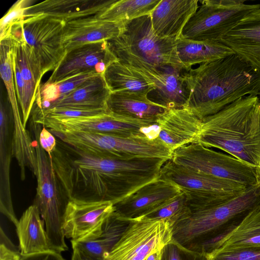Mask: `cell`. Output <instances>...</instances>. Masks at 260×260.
<instances>
[{
    "label": "cell",
    "mask_w": 260,
    "mask_h": 260,
    "mask_svg": "<svg viewBox=\"0 0 260 260\" xmlns=\"http://www.w3.org/2000/svg\"><path fill=\"white\" fill-rule=\"evenodd\" d=\"M41 218L38 207L32 204L18 220L16 228L22 256L53 251Z\"/></svg>",
    "instance_id": "4316f807"
},
{
    "label": "cell",
    "mask_w": 260,
    "mask_h": 260,
    "mask_svg": "<svg viewBox=\"0 0 260 260\" xmlns=\"http://www.w3.org/2000/svg\"><path fill=\"white\" fill-rule=\"evenodd\" d=\"M15 41V59L25 85V105L21 110L22 123L25 128L36 101L38 91L41 87V81L43 76L31 58L28 47L23 38Z\"/></svg>",
    "instance_id": "f546056e"
},
{
    "label": "cell",
    "mask_w": 260,
    "mask_h": 260,
    "mask_svg": "<svg viewBox=\"0 0 260 260\" xmlns=\"http://www.w3.org/2000/svg\"><path fill=\"white\" fill-rule=\"evenodd\" d=\"M171 159L177 165L198 173L246 187L258 183L256 168L231 155L205 147L199 142L174 150Z\"/></svg>",
    "instance_id": "ba28073f"
},
{
    "label": "cell",
    "mask_w": 260,
    "mask_h": 260,
    "mask_svg": "<svg viewBox=\"0 0 260 260\" xmlns=\"http://www.w3.org/2000/svg\"><path fill=\"white\" fill-rule=\"evenodd\" d=\"M220 42L260 71V7L244 17Z\"/></svg>",
    "instance_id": "44dd1931"
},
{
    "label": "cell",
    "mask_w": 260,
    "mask_h": 260,
    "mask_svg": "<svg viewBox=\"0 0 260 260\" xmlns=\"http://www.w3.org/2000/svg\"><path fill=\"white\" fill-rule=\"evenodd\" d=\"M159 252L151 254L145 260H158Z\"/></svg>",
    "instance_id": "7bdbcfd3"
},
{
    "label": "cell",
    "mask_w": 260,
    "mask_h": 260,
    "mask_svg": "<svg viewBox=\"0 0 260 260\" xmlns=\"http://www.w3.org/2000/svg\"><path fill=\"white\" fill-rule=\"evenodd\" d=\"M208 254L210 260H260V247L218 249Z\"/></svg>",
    "instance_id": "e575fe53"
},
{
    "label": "cell",
    "mask_w": 260,
    "mask_h": 260,
    "mask_svg": "<svg viewBox=\"0 0 260 260\" xmlns=\"http://www.w3.org/2000/svg\"><path fill=\"white\" fill-rule=\"evenodd\" d=\"M168 220L142 217L131 220L121 238L104 260H145L172 240Z\"/></svg>",
    "instance_id": "30bf717a"
},
{
    "label": "cell",
    "mask_w": 260,
    "mask_h": 260,
    "mask_svg": "<svg viewBox=\"0 0 260 260\" xmlns=\"http://www.w3.org/2000/svg\"><path fill=\"white\" fill-rule=\"evenodd\" d=\"M178 57L184 70L195 64L209 62L234 54L221 42L198 41L181 37L177 41Z\"/></svg>",
    "instance_id": "83f0119b"
},
{
    "label": "cell",
    "mask_w": 260,
    "mask_h": 260,
    "mask_svg": "<svg viewBox=\"0 0 260 260\" xmlns=\"http://www.w3.org/2000/svg\"><path fill=\"white\" fill-rule=\"evenodd\" d=\"M198 0H161L150 14L152 28L158 36L179 40L186 24L197 12Z\"/></svg>",
    "instance_id": "7402d4cb"
},
{
    "label": "cell",
    "mask_w": 260,
    "mask_h": 260,
    "mask_svg": "<svg viewBox=\"0 0 260 260\" xmlns=\"http://www.w3.org/2000/svg\"><path fill=\"white\" fill-rule=\"evenodd\" d=\"M182 76L188 93L184 108L201 120L240 98L260 92V71L235 53L201 64Z\"/></svg>",
    "instance_id": "7a4b0ae2"
},
{
    "label": "cell",
    "mask_w": 260,
    "mask_h": 260,
    "mask_svg": "<svg viewBox=\"0 0 260 260\" xmlns=\"http://www.w3.org/2000/svg\"><path fill=\"white\" fill-rule=\"evenodd\" d=\"M20 260H66L60 253L54 251L22 256Z\"/></svg>",
    "instance_id": "60d3db41"
},
{
    "label": "cell",
    "mask_w": 260,
    "mask_h": 260,
    "mask_svg": "<svg viewBox=\"0 0 260 260\" xmlns=\"http://www.w3.org/2000/svg\"><path fill=\"white\" fill-rule=\"evenodd\" d=\"M123 23L105 20L96 15L68 21L62 34V47L67 52L82 45L113 39L120 34Z\"/></svg>",
    "instance_id": "d6986e66"
},
{
    "label": "cell",
    "mask_w": 260,
    "mask_h": 260,
    "mask_svg": "<svg viewBox=\"0 0 260 260\" xmlns=\"http://www.w3.org/2000/svg\"><path fill=\"white\" fill-rule=\"evenodd\" d=\"M107 106L115 114L156 124L159 116L170 110L153 102L148 95L124 92H111Z\"/></svg>",
    "instance_id": "484cf974"
},
{
    "label": "cell",
    "mask_w": 260,
    "mask_h": 260,
    "mask_svg": "<svg viewBox=\"0 0 260 260\" xmlns=\"http://www.w3.org/2000/svg\"><path fill=\"white\" fill-rule=\"evenodd\" d=\"M73 252L71 260H95L76 245L72 244Z\"/></svg>",
    "instance_id": "b9f144b4"
},
{
    "label": "cell",
    "mask_w": 260,
    "mask_h": 260,
    "mask_svg": "<svg viewBox=\"0 0 260 260\" xmlns=\"http://www.w3.org/2000/svg\"><path fill=\"white\" fill-rule=\"evenodd\" d=\"M184 194L190 212L173 225L172 239L190 250L206 252L215 240L260 204V183L230 199Z\"/></svg>",
    "instance_id": "3957f363"
},
{
    "label": "cell",
    "mask_w": 260,
    "mask_h": 260,
    "mask_svg": "<svg viewBox=\"0 0 260 260\" xmlns=\"http://www.w3.org/2000/svg\"><path fill=\"white\" fill-rule=\"evenodd\" d=\"M260 247V204L249 211L237 223L215 240L208 253L218 249Z\"/></svg>",
    "instance_id": "cb8c5ba5"
},
{
    "label": "cell",
    "mask_w": 260,
    "mask_h": 260,
    "mask_svg": "<svg viewBox=\"0 0 260 260\" xmlns=\"http://www.w3.org/2000/svg\"><path fill=\"white\" fill-rule=\"evenodd\" d=\"M14 75L17 101L20 106L21 110H22L23 109L25 105V85L15 58L14 64Z\"/></svg>",
    "instance_id": "f35d334b"
},
{
    "label": "cell",
    "mask_w": 260,
    "mask_h": 260,
    "mask_svg": "<svg viewBox=\"0 0 260 260\" xmlns=\"http://www.w3.org/2000/svg\"><path fill=\"white\" fill-rule=\"evenodd\" d=\"M41 124L30 120L31 134L37 160V192L34 202L44 221L45 229L53 251H67L62 222L69 199L54 169L48 154L41 147L39 136Z\"/></svg>",
    "instance_id": "5b68a950"
},
{
    "label": "cell",
    "mask_w": 260,
    "mask_h": 260,
    "mask_svg": "<svg viewBox=\"0 0 260 260\" xmlns=\"http://www.w3.org/2000/svg\"><path fill=\"white\" fill-rule=\"evenodd\" d=\"M156 137L172 152L177 148L198 142L202 120L184 108L170 109L157 120Z\"/></svg>",
    "instance_id": "ac0fdd59"
},
{
    "label": "cell",
    "mask_w": 260,
    "mask_h": 260,
    "mask_svg": "<svg viewBox=\"0 0 260 260\" xmlns=\"http://www.w3.org/2000/svg\"><path fill=\"white\" fill-rule=\"evenodd\" d=\"M22 255L1 228L0 260H20Z\"/></svg>",
    "instance_id": "74e56055"
},
{
    "label": "cell",
    "mask_w": 260,
    "mask_h": 260,
    "mask_svg": "<svg viewBox=\"0 0 260 260\" xmlns=\"http://www.w3.org/2000/svg\"><path fill=\"white\" fill-rule=\"evenodd\" d=\"M58 139L87 153L119 160L159 158L170 160L172 152L156 137H122L83 132H54Z\"/></svg>",
    "instance_id": "52a82bcc"
},
{
    "label": "cell",
    "mask_w": 260,
    "mask_h": 260,
    "mask_svg": "<svg viewBox=\"0 0 260 260\" xmlns=\"http://www.w3.org/2000/svg\"><path fill=\"white\" fill-rule=\"evenodd\" d=\"M116 0H47L27 7L24 17L41 15L63 21L96 15Z\"/></svg>",
    "instance_id": "603a6c76"
},
{
    "label": "cell",
    "mask_w": 260,
    "mask_h": 260,
    "mask_svg": "<svg viewBox=\"0 0 260 260\" xmlns=\"http://www.w3.org/2000/svg\"><path fill=\"white\" fill-rule=\"evenodd\" d=\"M107 42L121 62L137 60L156 67L184 70L177 53V41L157 35L150 15L124 22L120 34Z\"/></svg>",
    "instance_id": "8992f818"
},
{
    "label": "cell",
    "mask_w": 260,
    "mask_h": 260,
    "mask_svg": "<svg viewBox=\"0 0 260 260\" xmlns=\"http://www.w3.org/2000/svg\"><path fill=\"white\" fill-rule=\"evenodd\" d=\"M256 170L258 177V182L260 183V167L258 168H256Z\"/></svg>",
    "instance_id": "ee69618b"
},
{
    "label": "cell",
    "mask_w": 260,
    "mask_h": 260,
    "mask_svg": "<svg viewBox=\"0 0 260 260\" xmlns=\"http://www.w3.org/2000/svg\"><path fill=\"white\" fill-rule=\"evenodd\" d=\"M110 93L103 76L97 75L71 92L60 96L47 109L41 110L55 108L108 110L107 101Z\"/></svg>",
    "instance_id": "d4e9b609"
},
{
    "label": "cell",
    "mask_w": 260,
    "mask_h": 260,
    "mask_svg": "<svg viewBox=\"0 0 260 260\" xmlns=\"http://www.w3.org/2000/svg\"><path fill=\"white\" fill-rule=\"evenodd\" d=\"M41 147L50 155L55 149L57 144L56 137L47 128L42 126L39 136Z\"/></svg>",
    "instance_id": "ab89813d"
},
{
    "label": "cell",
    "mask_w": 260,
    "mask_h": 260,
    "mask_svg": "<svg viewBox=\"0 0 260 260\" xmlns=\"http://www.w3.org/2000/svg\"><path fill=\"white\" fill-rule=\"evenodd\" d=\"M189 212L186 195L182 192L162 207L143 217L166 220L173 226L177 222L187 217Z\"/></svg>",
    "instance_id": "d6a6232c"
},
{
    "label": "cell",
    "mask_w": 260,
    "mask_h": 260,
    "mask_svg": "<svg viewBox=\"0 0 260 260\" xmlns=\"http://www.w3.org/2000/svg\"><path fill=\"white\" fill-rule=\"evenodd\" d=\"M38 123L55 132H89L126 138L148 136L146 131L157 125L153 122L122 117L110 111L66 119L45 117Z\"/></svg>",
    "instance_id": "7c38bea8"
},
{
    "label": "cell",
    "mask_w": 260,
    "mask_h": 260,
    "mask_svg": "<svg viewBox=\"0 0 260 260\" xmlns=\"http://www.w3.org/2000/svg\"><path fill=\"white\" fill-rule=\"evenodd\" d=\"M122 62L131 66L154 84L155 103L169 109L184 108L188 93L181 71L170 66L156 67L137 60Z\"/></svg>",
    "instance_id": "e0dca14e"
},
{
    "label": "cell",
    "mask_w": 260,
    "mask_h": 260,
    "mask_svg": "<svg viewBox=\"0 0 260 260\" xmlns=\"http://www.w3.org/2000/svg\"><path fill=\"white\" fill-rule=\"evenodd\" d=\"M30 1L19 0L9 9L0 21V37L2 38L10 27L24 18L26 8L31 5Z\"/></svg>",
    "instance_id": "d590c367"
},
{
    "label": "cell",
    "mask_w": 260,
    "mask_h": 260,
    "mask_svg": "<svg viewBox=\"0 0 260 260\" xmlns=\"http://www.w3.org/2000/svg\"><path fill=\"white\" fill-rule=\"evenodd\" d=\"M56 140V148L49 156L69 200L114 204L159 178L167 161L159 158L124 160L101 157Z\"/></svg>",
    "instance_id": "6da1fadb"
},
{
    "label": "cell",
    "mask_w": 260,
    "mask_h": 260,
    "mask_svg": "<svg viewBox=\"0 0 260 260\" xmlns=\"http://www.w3.org/2000/svg\"><path fill=\"white\" fill-rule=\"evenodd\" d=\"M114 211L111 202L69 200L62 222L65 237L74 242L97 238L102 234L106 220Z\"/></svg>",
    "instance_id": "4fadbf2b"
},
{
    "label": "cell",
    "mask_w": 260,
    "mask_h": 260,
    "mask_svg": "<svg viewBox=\"0 0 260 260\" xmlns=\"http://www.w3.org/2000/svg\"><path fill=\"white\" fill-rule=\"evenodd\" d=\"M131 222L121 218L114 211L106 220L101 235L87 242H71L95 260H104L108 254L121 238Z\"/></svg>",
    "instance_id": "4dcf8cb0"
},
{
    "label": "cell",
    "mask_w": 260,
    "mask_h": 260,
    "mask_svg": "<svg viewBox=\"0 0 260 260\" xmlns=\"http://www.w3.org/2000/svg\"><path fill=\"white\" fill-rule=\"evenodd\" d=\"M99 75L95 72L78 74L61 82L57 83L60 96L78 88L89 79Z\"/></svg>",
    "instance_id": "8d00e7d4"
},
{
    "label": "cell",
    "mask_w": 260,
    "mask_h": 260,
    "mask_svg": "<svg viewBox=\"0 0 260 260\" xmlns=\"http://www.w3.org/2000/svg\"><path fill=\"white\" fill-rule=\"evenodd\" d=\"M118 60L107 41L82 45L66 52L46 82L57 83L89 72L103 76L108 66Z\"/></svg>",
    "instance_id": "9a60e30c"
},
{
    "label": "cell",
    "mask_w": 260,
    "mask_h": 260,
    "mask_svg": "<svg viewBox=\"0 0 260 260\" xmlns=\"http://www.w3.org/2000/svg\"><path fill=\"white\" fill-rule=\"evenodd\" d=\"M198 142L260 167V100L247 95L202 120Z\"/></svg>",
    "instance_id": "277c9868"
},
{
    "label": "cell",
    "mask_w": 260,
    "mask_h": 260,
    "mask_svg": "<svg viewBox=\"0 0 260 260\" xmlns=\"http://www.w3.org/2000/svg\"><path fill=\"white\" fill-rule=\"evenodd\" d=\"M161 0H116L96 15L100 19L113 22H126L150 15Z\"/></svg>",
    "instance_id": "1f68e13d"
},
{
    "label": "cell",
    "mask_w": 260,
    "mask_h": 260,
    "mask_svg": "<svg viewBox=\"0 0 260 260\" xmlns=\"http://www.w3.org/2000/svg\"><path fill=\"white\" fill-rule=\"evenodd\" d=\"M14 119L2 101L0 106V210L16 226L18 222L14 210L10 166L14 152Z\"/></svg>",
    "instance_id": "ffe728a7"
},
{
    "label": "cell",
    "mask_w": 260,
    "mask_h": 260,
    "mask_svg": "<svg viewBox=\"0 0 260 260\" xmlns=\"http://www.w3.org/2000/svg\"><path fill=\"white\" fill-rule=\"evenodd\" d=\"M185 25L182 37L194 41L220 42L244 17L260 4L245 0H204Z\"/></svg>",
    "instance_id": "9c48e42d"
},
{
    "label": "cell",
    "mask_w": 260,
    "mask_h": 260,
    "mask_svg": "<svg viewBox=\"0 0 260 260\" xmlns=\"http://www.w3.org/2000/svg\"><path fill=\"white\" fill-rule=\"evenodd\" d=\"M103 77L110 92H124L148 95L154 84L129 65L116 61L108 66Z\"/></svg>",
    "instance_id": "f1b7e54d"
},
{
    "label": "cell",
    "mask_w": 260,
    "mask_h": 260,
    "mask_svg": "<svg viewBox=\"0 0 260 260\" xmlns=\"http://www.w3.org/2000/svg\"><path fill=\"white\" fill-rule=\"evenodd\" d=\"M258 97H259V100H260V92H259V95H258Z\"/></svg>",
    "instance_id": "f6af8a7d"
},
{
    "label": "cell",
    "mask_w": 260,
    "mask_h": 260,
    "mask_svg": "<svg viewBox=\"0 0 260 260\" xmlns=\"http://www.w3.org/2000/svg\"><path fill=\"white\" fill-rule=\"evenodd\" d=\"M65 23L41 15L24 17L20 22L22 38L43 75L53 71L66 53L61 43Z\"/></svg>",
    "instance_id": "8fae6325"
},
{
    "label": "cell",
    "mask_w": 260,
    "mask_h": 260,
    "mask_svg": "<svg viewBox=\"0 0 260 260\" xmlns=\"http://www.w3.org/2000/svg\"><path fill=\"white\" fill-rule=\"evenodd\" d=\"M160 178L176 185L182 192L209 197L233 198L248 187L200 173L168 160L161 168Z\"/></svg>",
    "instance_id": "5bb4252c"
},
{
    "label": "cell",
    "mask_w": 260,
    "mask_h": 260,
    "mask_svg": "<svg viewBox=\"0 0 260 260\" xmlns=\"http://www.w3.org/2000/svg\"><path fill=\"white\" fill-rule=\"evenodd\" d=\"M181 193L176 185L159 177L113 204L114 212L127 220L137 219L153 212Z\"/></svg>",
    "instance_id": "2e32d148"
},
{
    "label": "cell",
    "mask_w": 260,
    "mask_h": 260,
    "mask_svg": "<svg viewBox=\"0 0 260 260\" xmlns=\"http://www.w3.org/2000/svg\"><path fill=\"white\" fill-rule=\"evenodd\" d=\"M158 260H210L206 252L192 251L173 239L160 251Z\"/></svg>",
    "instance_id": "836d02e7"
}]
</instances>
